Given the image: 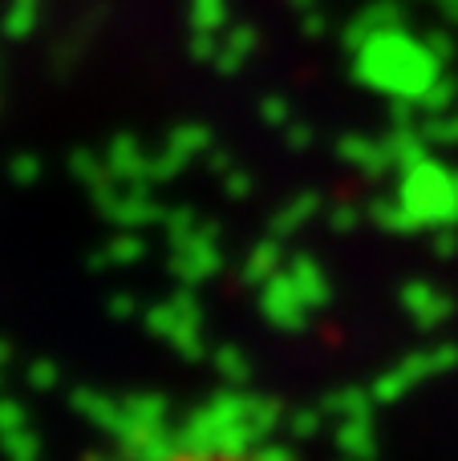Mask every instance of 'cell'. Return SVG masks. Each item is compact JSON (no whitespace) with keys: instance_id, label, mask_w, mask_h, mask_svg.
Masks as SVG:
<instances>
[{"instance_id":"cell-1","label":"cell","mask_w":458,"mask_h":461,"mask_svg":"<svg viewBox=\"0 0 458 461\" xmlns=\"http://www.w3.org/2000/svg\"><path fill=\"white\" fill-rule=\"evenodd\" d=\"M167 461H272V457H260V454H232V449H207V454H179Z\"/></svg>"}]
</instances>
